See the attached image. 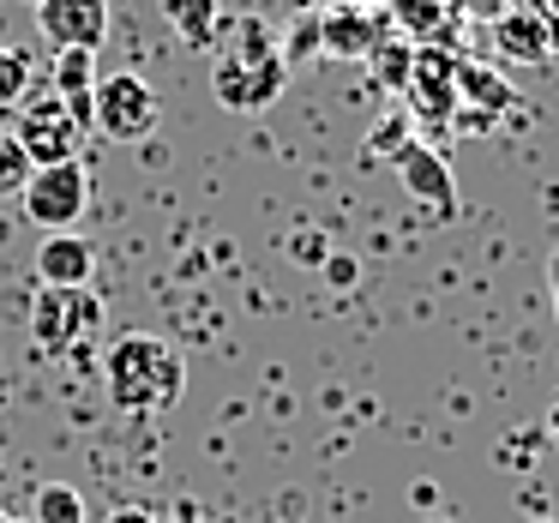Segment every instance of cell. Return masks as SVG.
<instances>
[{"label": "cell", "mask_w": 559, "mask_h": 523, "mask_svg": "<svg viewBox=\"0 0 559 523\" xmlns=\"http://www.w3.org/2000/svg\"><path fill=\"white\" fill-rule=\"evenodd\" d=\"M103 385L109 403L127 415H157L169 403H181L187 391V355L169 337H151V331H127L109 355H103Z\"/></svg>", "instance_id": "cell-1"}, {"label": "cell", "mask_w": 559, "mask_h": 523, "mask_svg": "<svg viewBox=\"0 0 559 523\" xmlns=\"http://www.w3.org/2000/svg\"><path fill=\"white\" fill-rule=\"evenodd\" d=\"M103 325V301L91 289H43L31 295V337L43 355H73L97 337Z\"/></svg>", "instance_id": "cell-2"}, {"label": "cell", "mask_w": 559, "mask_h": 523, "mask_svg": "<svg viewBox=\"0 0 559 523\" xmlns=\"http://www.w3.org/2000/svg\"><path fill=\"white\" fill-rule=\"evenodd\" d=\"M157 121H163V103H157V91H151L139 73H109V79H97L91 133L115 139V145H139V139L157 133Z\"/></svg>", "instance_id": "cell-3"}, {"label": "cell", "mask_w": 559, "mask_h": 523, "mask_svg": "<svg viewBox=\"0 0 559 523\" xmlns=\"http://www.w3.org/2000/svg\"><path fill=\"white\" fill-rule=\"evenodd\" d=\"M25 217L37 223L43 235H73L79 217L91 205V175L85 163H55V169H31L25 181Z\"/></svg>", "instance_id": "cell-4"}, {"label": "cell", "mask_w": 559, "mask_h": 523, "mask_svg": "<svg viewBox=\"0 0 559 523\" xmlns=\"http://www.w3.org/2000/svg\"><path fill=\"white\" fill-rule=\"evenodd\" d=\"M211 91H217V103L235 115H265L271 103L289 91V61H283V55H265V61H235V55H223V61L211 67Z\"/></svg>", "instance_id": "cell-5"}, {"label": "cell", "mask_w": 559, "mask_h": 523, "mask_svg": "<svg viewBox=\"0 0 559 523\" xmlns=\"http://www.w3.org/2000/svg\"><path fill=\"white\" fill-rule=\"evenodd\" d=\"M13 139L25 145L31 169H55V163H85V157H79V145H85V127H79L55 97L25 103V115H19V133H13Z\"/></svg>", "instance_id": "cell-6"}, {"label": "cell", "mask_w": 559, "mask_h": 523, "mask_svg": "<svg viewBox=\"0 0 559 523\" xmlns=\"http://www.w3.org/2000/svg\"><path fill=\"white\" fill-rule=\"evenodd\" d=\"M391 169H397V181H403V193L409 199H421L427 211H433L439 223H451L457 217V181H451V163L439 157L433 145H421V139H409V145L391 157Z\"/></svg>", "instance_id": "cell-7"}, {"label": "cell", "mask_w": 559, "mask_h": 523, "mask_svg": "<svg viewBox=\"0 0 559 523\" xmlns=\"http://www.w3.org/2000/svg\"><path fill=\"white\" fill-rule=\"evenodd\" d=\"M409 115H421V121H445L457 115V55H445L439 43H421L409 61Z\"/></svg>", "instance_id": "cell-8"}, {"label": "cell", "mask_w": 559, "mask_h": 523, "mask_svg": "<svg viewBox=\"0 0 559 523\" xmlns=\"http://www.w3.org/2000/svg\"><path fill=\"white\" fill-rule=\"evenodd\" d=\"M37 31L55 55L61 49H85L97 55L109 37V0H43L37 7Z\"/></svg>", "instance_id": "cell-9"}, {"label": "cell", "mask_w": 559, "mask_h": 523, "mask_svg": "<svg viewBox=\"0 0 559 523\" xmlns=\"http://www.w3.org/2000/svg\"><path fill=\"white\" fill-rule=\"evenodd\" d=\"M385 37H397L385 7H331V13H319V49L337 55V61H367Z\"/></svg>", "instance_id": "cell-10"}, {"label": "cell", "mask_w": 559, "mask_h": 523, "mask_svg": "<svg viewBox=\"0 0 559 523\" xmlns=\"http://www.w3.org/2000/svg\"><path fill=\"white\" fill-rule=\"evenodd\" d=\"M91 271H97V247L85 235H43L37 247V283L43 289H91Z\"/></svg>", "instance_id": "cell-11"}, {"label": "cell", "mask_w": 559, "mask_h": 523, "mask_svg": "<svg viewBox=\"0 0 559 523\" xmlns=\"http://www.w3.org/2000/svg\"><path fill=\"white\" fill-rule=\"evenodd\" d=\"M49 97L91 133V103H97V55H85V49H61V55H55V91H49Z\"/></svg>", "instance_id": "cell-12"}, {"label": "cell", "mask_w": 559, "mask_h": 523, "mask_svg": "<svg viewBox=\"0 0 559 523\" xmlns=\"http://www.w3.org/2000/svg\"><path fill=\"white\" fill-rule=\"evenodd\" d=\"M157 13L187 49H211L223 37V0H157Z\"/></svg>", "instance_id": "cell-13"}, {"label": "cell", "mask_w": 559, "mask_h": 523, "mask_svg": "<svg viewBox=\"0 0 559 523\" xmlns=\"http://www.w3.org/2000/svg\"><path fill=\"white\" fill-rule=\"evenodd\" d=\"M493 43L506 55H518V61H530V67H542L547 55V25H542V13H530V7H518V13H506V19H493Z\"/></svg>", "instance_id": "cell-14"}, {"label": "cell", "mask_w": 559, "mask_h": 523, "mask_svg": "<svg viewBox=\"0 0 559 523\" xmlns=\"http://www.w3.org/2000/svg\"><path fill=\"white\" fill-rule=\"evenodd\" d=\"M385 19L397 25L403 43H415V49H421V43H439L451 7H445V0H385Z\"/></svg>", "instance_id": "cell-15"}, {"label": "cell", "mask_w": 559, "mask_h": 523, "mask_svg": "<svg viewBox=\"0 0 559 523\" xmlns=\"http://www.w3.org/2000/svg\"><path fill=\"white\" fill-rule=\"evenodd\" d=\"M457 97H475V109L493 115V121H499L506 109H518V103H523L518 91H511L506 79H499V73H487V67L463 61V55H457Z\"/></svg>", "instance_id": "cell-16"}, {"label": "cell", "mask_w": 559, "mask_h": 523, "mask_svg": "<svg viewBox=\"0 0 559 523\" xmlns=\"http://www.w3.org/2000/svg\"><path fill=\"white\" fill-rule=\"evenodd\" d=\"M409 61H415V43L385 37L373 55H367V67H373V85L391 91V97H403V91H409Z\"/></svg>", "instance_id": "cell-17"}, {"label": "cell", "mask_w": 559, "mask_h": 523, "mask_svg": "<svg viewBox=\"0 0 559 523\" xmlns=\"http://www.w3.org/2000/svg\"><path fill=\"white\" fill-rule=\"evenodd\" d=\"M31 523H85V494L73 482H43L31 499Z\"/></svg>", "instance_id": "cell-18"}, {"label": "cell", "mask_w": 559, "mask_h": 523, "mask_svg": "<svg viewBox=\"0 0 559 523\" xmlns=\"http://www.w3.org/2000/svg\"><path fill=\"white\" fill-rule=\"evenodd\" d=\"M223 55H235V61H265V55H283V49H277V37H271L265 19H235L229 49Z\"/></svg>", "instance_id": "cell-19"}, {"label": "cell", "mask_w": 559, "mask_h": 523, "mask_svg": "<svg viewBox=\"0 0 559 523\" xmlns=\"http://www.w3.org/2000/svg\"><path fill=\"white\" fill-rule=\"evenodd\" d=\"M409 127H415V115H409V109H391L385 121H379L373 133H367V157L391 163V157H397V151H403V145H409V139H415Z\"/></svg>", "instance_id": "cell-20"}, {"label": "cell", "mask_w": 559, "mask_h": 523, "mask_svg": "<svg viewBox=\"0 0 559 523\" xmlns=\"http://www.w3.org/2000/svg\"><path fill=\"white\" fill-rule=\"evenodd\" d=\"M25 181H31L25 145H19V139L0 127V199H19V193H25Z\"/></svg>", "instance_id": "cell-21"}, {"label": "cell", "mask_w": 559, "mask_h": 523, "mask_svg": "<svg viewBox=\"0 0 559 523\" xmlns=\"http://www.w3.org/2000/svg\"><path fill=\"white\" fill-rule=\"evenodd\" d=\"M25 91H31V61L19 49H0V109L25 103Z\"/></svg>", "instance_id": "cell-22"}, {"label": "cell", "mask_w": 559, "mask_h": 523, "mask_svg": "<svg viewBox=\"0 0 559 523\" xmlns=\"http://www.w3.org/2000/svg\"><path fill=\"white\" fill-rule=\"evenodd\" d=\"M307 49H319V13H301V25L289 31V49H283V61L295 67V61H301Z\"/></svg>", "instance_id": "cell-23"}, {"label": "cell", "mask_w": 559, "mask_h": 523, "mask_svg": "<svg viewBox=\"0 0 559 523\" xmlns=\"http://www.w3.org/2000/svg\"><path fill=\"white\" fill-rule=\"evenodd\" d=\"M319 271H325L331 289H355V277H361V265H355L349 253H325V259H319Z\"/></svg>", "instance_id": "cell-24"}, {"label": "cell", "mask_w": 559, "mask_h": 523, "mask_svg": "<svg viewBox=\"0 0 559 523\" xmlns=\"http://www.w3.org/2000/svg\"><path fill=\"white\" fill-rule=\"evenodd\" d=\"M109 523H157V511H151V506H115Z\"/></svg>", "instance_id": "cell-25"}, {"label": "cell", "mask_w": 559, "mask_h": 523, "mask_svg": "<svg viewBox=\"0 0 559 523\" xmlns=\"http://www.w3.org/2000/svg\"><path fill=\"white\" fill-rule=\"evenodd\" d=\"M409 499H415L421 511H433V506H439V487H433V482H415V494H409Z\"/></svg>", "instance_id": "cell-26"}, {"label": "cell", "mask_w": 559, "mask_h": 523, "mask_svg": "<svg viewBox=\"0 0 559 523\" xmlns=\"http://www.w3.org/2000/svg\"><path fill=\"white\" fill-rule=\"evenodd\" d=\"M530 13H542L547 25H554V19H559V0H530Z\"/></svg>", "instance_id": "cell-27"}, {"label": "cell", "mask_w": 559, "mask_h": 523, "mask_svg": "<svg viewBox=\"0 0 559 523\" xmlns=\"http://www.w3.org/2000/svg\"><path fill=\"white\" fill-rule=\"evenodd\" d=\"M547 283H554V313H559V247H554V259H547Z\"/></svg>", "instance_id": "cell-28"}, {"label": "cell", "mask_w": 559, "mask_h": 523, "mask_svg": "<svg viewBox=\"0 0 559 523\" xmlns=\"http://www.w3.org/2000/svg\"><path fill=\"white\" fill-rule=\"evenodd\" d=\"M547 433H554V445H559V397H554V409H547Z\"/></svg>", "instance_id": "cell-29"}, {"label": "cell", "mask_w": 559, "mask_h": 523, "mask_svg": "<svg viewBox=\"0 0 559 523\" xmlns=\"http://www.w3.org/2000/svg\"><path fill=\"white\" fill-rule=\"evenodd\" d=\"M0 523H25V518H13V511H0Z\"/></svg>", "instance_id": "cell-30"}, {"label": "cell", "mask_w": 559, "mask_h": 523, "mask_svg": "<svg viewBox=\"0 0 559 523\" xmlns=\"http://www.w3.org/2000/svg\"><path fill=\"white\" fill-rule=\"evenodd\" d=\"M181 523H199V518H193V511H187V518H181Z\"/></svg>", "instance_id": "cell-31"}, {"label": "cell", "mask_w": 559, "mask_h": 523, "mask_svg": "<svg viewBox=\"0 0 559 523\" xmlns=\"http://www.w3.org/2000/svg\"><path fill=\"white\" fill-rule=\"evenodd\" d=\"M427 523H451V518H427Z\"/></svg>", "instance_id": "cell-32"}, {"label": "cell", "mask_w": 559, "mask_h": 523, "mask_svg": "<svg viewBox=\"0 0 559 523\" xmlns=\"http://www.w3.org/2000/svg\"><path fill=\"white\" fill-rule=\"evenodd\" d=\"M31 7H43V0H31Z\"/></svg>", "instance_id": "cell-33"}, {"label": "cell", "mask_w": 559, "mask_h": 523, "mask_svg": "<svg viewBox=\"0 0 559 523\" xmlns=\"http://www.w3.org/2000/svg\"><path fill=\"white\" fill-rule=\"evenodd\" d=\"M542 523H547V518H542Z\"/></svg>", "instance_id": "cell-34"}]
</instances>
